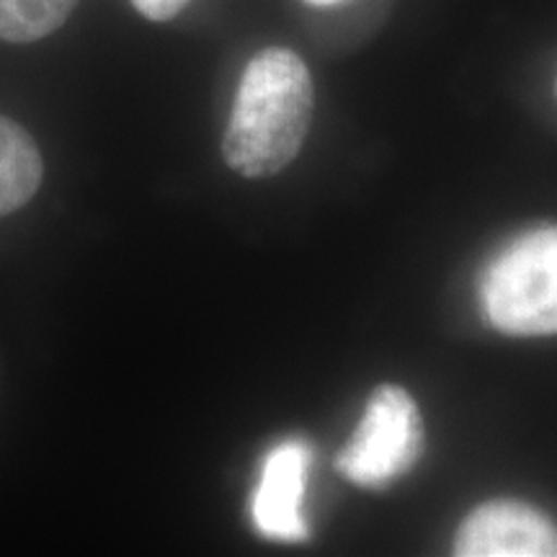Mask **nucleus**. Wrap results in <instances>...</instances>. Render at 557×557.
I'll list each match as a JSON object with an SVG mask.
<instances>
[{
  "instance_id": "nucleus-4",
  "label": "nucleus",
  "mask_w": 557,
  "mask_h": 557,
  "mask_svg": "<svg viewBox=\"0 0 557 557\" xmlns=\"http://www.w3.org/2000/svg\"><path fill=\"white\" fill-rule=\"evenodd\" d=\"M459 557H557V527L537 508L491 500L470 513L455 537Z\"/></svg>"
},
{
  "instance_id": "nucleus-1",
  "label": "nucleus",
  "mask_w": 557,
  "mask_h": 557,
  "mask_svg": "<svg viewBox=\"0 0 557 557\" xmlns=\"http://www.w3.org/2000/svg\"><path fill=\"white\" fill-rule=\"evenodd\" d=\"M310 70L292 50L269 47L243 70L222 156L235 173L267 178L297 158L312 122Z\"/></svg>"
},
{
  "instance_id": "nucleus-7",
  "label": "nucleus",
  "mask_w": 557,
  "mask_h": 557,
  "mask_svg": "<svg viewBox=\"0 0 557 557\" xmlns=\"http://www.w3.org/2000/svg\"><path fill=\"white\" fill-rule=\"evenodd\" d=\"M78 0H0V41L29 45L58 32Z\"/></svg>"
},
{
  "instance_id": "nucleus-5",
  "label": "nucleus",
  "mask_w": 557,
  "mask_h": 557,
  "mask_svg": "<svg viewBox=\"0 0 557 557\" xmlns=\"http://www.w3.org/2000/svg\"><path fill=\"white\" fill-rule=\"evenodd\" d=\"M308 465V444L284 442L271 449L253 496V521L261 534L278 542H302L310 537V529L302 519Z\"/></svg>"
},
{
  "instance_id": "nucleus-9",
  "label": "nucleus",
  "mask_w": 557,
  "mask_h": 557,
  "mask_svg": "<svg viewBox=\"0 0 557 557\" xmlns=\"http://www.w3.org/2000/svg\"><path fill=\"white\" fill-rule=\"evenodd\" d=\"M312 5H331V3H338V0H308Z\"/></svg>"
},
{
  "instance_id": "nucleus-8",
  "label": "nucleus",
  "mask_w": 557,
  "mask_h": 557,
  "mask_svg": "<svg viewBox=\"0 0 557 557\" xmlns=\"http://www.w3.org/2000/svg\"><path fill=\"white\" fill-rule=\"evenodd\" d=\"M189 0H132V5L150 21H171Z\"/></svg>"
},
{
  "instance_id": "nucleus-2",
  "label": "nucleus",
  "mask_w": 557,
  "mask_h": 557,
  "mask_svg": "<svg viewBox=\"0 0 557 557\" xmlns=\"http://www.w3.org/2000/svg\"><path fill=\"white\" fill-rule=\"evenodd\" d=\"M483 310L506 336L557 333V227L529 230L491 263L480 284Z\"/></svg>"
},
{
  "instance_id": "nucleus-3",
  "label": "nucleus",
  "mask_w": 557,
  "mask_h": 557,
  "mask_svg": "<svg viewBox=\"0 0 557 557\" xmlns=\"http://www.w3.org/2000/svg\"><path fill=\"white\" fill-rule=\"evenodd\" d=\"M421 447L423 421L416 400L398 385H380L336 457V470L359 487H385L413 468Z\"/></svg>"
},
{
  "instance_id": "nucleus-6",
  "label": "nucleus",
  "mask_w": 557,
  "mask_h": 557,
  "mask_svg": "<svg viewBox=\"0 0 557 557\" xmlns=\"http://www.w3.org/2000/svg\"><path fill=\"white\" fill-rule=\"evenodd\" d=\"M45 163L34 137L0 114V218L18 212L39 191Z\"/></svg>"
}]
</instances>
